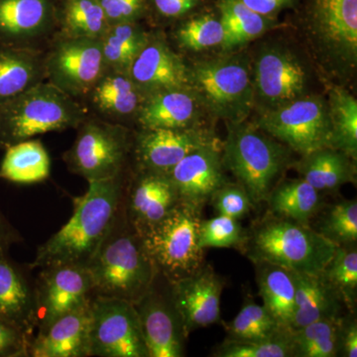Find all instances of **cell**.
Listing matches in <instances>:
<instances>
[{"instance_id":"cb8c5ba5","label":"cell","mask_w":357,"mask_h":357,"mask_svg":"<svg viewBox=\"0 0 357 357\" xmlns=\"http://www.w3.org/2000/svg\"><path fill=\"white\" fill-rule=\"evenodd\" d=\"M194 96L183 89L153 93L140 110L139 121L145 129L187 128L196 116Z\"/></svg>"},{"instance_id":"484cf974","label":"cell","mask_w":357,"mask_h":357,"mask_svg":"<svg viewBox=\"0 0 357 357\" xmlns=\"http://www.w3.org/2000/svg\"><path fill=\"white\" fill-rule=\"evenodd\" d=\"M351 157L328 147L305 155L298 169L303 178L319 192L340 188L356 180V168Z\"/></svg>"},{"instance_id":"4fadbf2b","label":"cell","mask_w":357,"mask_h":357,"mask_svg":"<svg viewBox=\"0 0 357 357\" xmlns=\"http://www.w3.org/2000/svg\"><path fill=\"white\" fill-rule=\"evenodd\" d=\"M105 65L100 39L70 37L57 45L47 70L52 84L68 95L76 96L93 89Z\"/></svg>"},{"instance_id":"f546056e","label":"cell","mask_w":357,"mask_h":357,"mask_svg":"<svg viewBox=\"0 0 357 357\" xmlns=\"http://www.w3.org/2000/svg\"><path fill=\"white\" fill-rule=\"evenodd\" d=\"M267 199L275 215L304 225L321 206L319 192L304 178L281 185Z\"/></svg>"},{"instance_id":"7402d4cb","label":"cell","mask_w":357,"mask_h":357,"mask_svg":"<svg viewBox=\"0 0 357 357\" xmlns=\"http://www.w3.org/2000/svg\"><path fill=\"white\" fill-rule=\"evenodd\" d=\"M295 279V311L291 331L326 318L340 317L342 296L321 274L293 273Z\"/></svg>"},{"instance_id":"ee69618b","label":"cell","mask_w":357,"mask_h":357,"mask_svg":"<svg viewBox=\"0 0 357 357\" xmlns=\"http://www.w3.org/2000/svg\"><path fill=\"white\" fill-rule=\"evenodd\" d=\"M31 340L24 331L0 318V357L30 356Z\"/></svg>"},{"instance_id":"7bdbcfd3","label":"cell","mask_w":357,"mask_h":357,"mask_svg":"<svg viewBox=\"0 0 357 357\" xmlns=\"http://www.w3.org/2000/svg\"><path fill=\"white\" fill-rule=\"evenodd\" d=\"M211 202L218 215L241 220L250 211L252 202L241 185H225L211 196Z\"/></svg>"},{"instance_id":"e0dca14e","label":"cell","mask_w":357,"mask_h":357,"mask_svg":"<svg viewBox=\"0 0 357 357\" xmlns=\"http://www.w3.org/2000/svg\"><path fill=\"white\" fill-rule=\"evenodd\" d=\"M134 306L149 357L184 356L185 335L172 301L169 304L152 287Z\"/></svg>"},{"instance_id":"7dc6e473","label":"cell","mask_w":357,"mask_h":357,"mask_svg":"<svg viewBox=\"0 0 357 357\" xmlns=\"http://www.w3.org/2000/svg\"><path fill=\"white\" fill-rule=\"evenodd\" d=\"M293 1L294 0H241L251 10L266 17L278 13L284 7L290 6Z\"/></svg>"},{"instance_id":"681fc988","label":"cell","mask_w":357,"mask_h":357,"mask_svg":"<svg viewBox=\"0 0 357 357\" xmlns=\"http://www.w3.org/2000/svg\"><path fill=\"white\" fill-rule=\"evenodd\" d=\"M20 239L18 232L7 222L3 213L0 211V245L8 249L11 244L17 243Z\"/></svg>"},{"instance_id":"60d3db41","label":"cell","mask_w":357,"mask_h":357,"mask_svg":"<svg viewBox=\"0 0 357 357\" xmlns=\"http://www.w3.org/2000/svg\"><path fill=\"white\" fill-rule=\"evenodd\" d=\"M178 39L185 48L192 51L204 50L222 45L225 30L220 18L218 20L213 15H202L187 21L178 29Z\"/></svg>"},{"instance_id":"603a6c76","label":"cell","mask_w":357,"mask_h":357,"mask_svg":"<svg viewBox=\"0 0 357 357\" xmlns=\"http://www.w3.org/2000/svg\"><path fill=\"white\" fill-rule=\"evenodd\" d=\"M0 245V318L17 326L30 337L36 328L34 291L6 256Z\"/></svg>"},{"instance_id":"7a4b0ae2","label":"cell","mask_w":357,"mask_h":357,"mask_svg":"<svg viewBox=\"0 0 357 357\" xmlns=\"http://www.w3.org/2000/svg\"><path fill=\"white\" fill-rule=\"evenodd\" d=\"M95 295L135 304L153 287L158 270L126 213L123 202L109 234L88 266Z\"/></svg>"},{"instance_id":"e575fe53","label":"cell","mask_w":357,"mask_h":357,"mask_svg":"<svg viewBox=\"0 0 357 357\" xmlns=\"http://www.w3.org/2000/svg\"><path fill=\"white\" fill-rule=\"evenodd\" d=\"M93 100L103 112L124 116L133 114L141 102L140 89L123 74L100 77L93 86Z\"/></svg>"},{"instance_id":"1f68e13d","label":"cell","mask_w":357,"mask_h":357,"mask_svg":"<svg viewBox=\"0 0 357 357\" xmlns=\"http://www.w3.org/2000/svg\"><path fill=\"white\" fill-rule=\"evenodd\" d=\"M47 0H0V35L7 38L29 36L48 20Z\"/></svg>"},{"instance_id":"f1b7e54d","label":"cell","mask_w":357,"mask_h":357,"mask_svg":"<svg viewBox=\"0 0 357 357\" xmlns=\"http://www.w3.org/2000/svg\"><path fill=\"white\" fill-rule=\"evenodd\" d=\"M344 319L340 317L319 319L291 331L294 356L335 357L340 352Z\"/></svg>"},{"instance_id":"52a82bcc","label":"cell","mask_w":357,"mask_h":357,"mask_svg":"<svg viewBox=\"0 0 357 357\" xmlns=\"http://www.w3.org/2000/svg\"><path fill=\"white\" fill-rule=\"evenodd\" d=\"M188 84L211 112L231 121L243 119L255 100L253 83L243 59L199 62L189 70Z\"/></svg>"},{"instance_id":"6da1fadb","label":"cell","mask_w":357,"mask_h":357,"mask_svg":"<svg viewBox=\"0 0 357 357\" xmlns=\"http://www.w3.org/2000/svg\"><path fill=\"white\" fill-rule=\"evenodd\" d=\"M123 202L121 176L89 182L84 196L75 199L72 217L39 246L31 268L69 263L88 266L115 222Z\"/></svg>"},{"instance_id":"b9f144b4","label":"cell","mask_w":357,"mask_h":357,"mask_svg":"<svg viewBox=\"0 0 357 357\" xmlns=\"http://www.w3.org/2000/svg\"><path fill=\"white\" fill-rule=\"evenodd\" d=\"M199 243L203 249L237 248L245 243V237L238 220L218 215L211 220H202Z\"/></svg>"},{"instance_id":"ac0fdd59","label":"cell","mask_w":357,"mask_h":357,"mask_svg":"<svg viewBox=\"0 0 357 357\" xmlns=\"http://www.w3.org/2000/svg\"><path fill=\"white\" fill-rule=\"evenodd\" d=\"M180 201L202 206L223 185L222 161L213 145L195 150L167 174Z\"/></svg>"},{"instance_id":"44dd1931","label":"cell","mask_w":357,"mask_h":357,"mask_svg":"<svg viewBox=\"0 0 357 357\" xmlns=\"http://www.w3.org/2000/svg\"><path fill=\"white\" fill-rule=\"evenodd\" d=\"M178 201L175 187L167 175L147 172L136 181L128 201H123L126 203L124 213L139 232L165 217Z\"/></svg>"},{"instance_id":"4316f807","label":"cell","mask_w":357,"mask_h":357,"mask_svg":"<svg viewBox=\"0 0 357 357\" xmlns=\"http://www.w3.org/2000/svg\"><path fill=\"white\" fill-rule=\"evenodd\" d=\"M51 160L41 141L28 139L6 148L0 178L16 184H34L50 176Z\"/></svg>"},{"instance_id":"4dcf8cb0","label":"cell","mask_w":357,"mask_h":357,"mask_svg":"<svg viewBox=\"0 0 357 357\" xmlns=\"http://www.w3.org/2000/svg\"><path fill=\"white\" fill-rule=\"evenodd\" d=\"M218 8L225 30V48H232L257 38L271 26L269 18L251 10L241 0H220Z\"/></svg>"},{"instance_id":"8992f818","label":"cell","mask_w":357,"mask_h":357,"mask_svg":"<svg viewBox=\"0 0 357 357\" xmlns=\"http://www.w3.org/2000/svg\"><path fill=\"white\" fill-rule=\"evenodd\" d=\"M287 161V149L261 131L238 122L229 126L222 163L236 176L252 204L266 201Z\"/></svg>"},{"instance_id":"74e56055","label":"cell","mask_w":357,"mask_h":357,"mask_svg":"<svg viewBox=\"0 0 357 357\" xmlns=\"http://www.w3.org/2000/svg\"><path fill=\"white\" fill-rule=\"evenodd\" d=\"M321 275L340 293L344 302L349 307H354L357 290L356 249L338 245Z\"/></svg>"},{"instance_id":"f6af8a7d","label":"cell","mask_w":357,"mask_h":357,"mask_svg":"<svg viewBox=\"0 0 357 357\" xmlns=\"http://www.w3.org/2000/svg\"><path fill=\"white\" fill-rule=\"evenodd\" d=\"M109 25L131 22L140 13L143 0H98Z\"/></svg>"},{"instance_id":"ffe728a7","label":"cell","mask_w":357,"mask_h":357,"mask_svg":"<svg viewBox=\"0 0 357 357\" xmlns=\"http://www.w3.org/2000/svg\"><path fill=\"white\" fill-rule=\"evenodd\" d=\"M130 79L140 91L152 93L184 89L189 83V70L184 63L162 42L145 45L129 67Z\"/></svg>"},{"instance_id":"277c9868","label":"cell","mask_w":357,"mask_h":357,"mask_svg":"<svg viewBox=\"0 0 357 357\" xmlns=\"http://www.w3.org/2000/svg\"><path fill=\"white\" fill-rule=\"evenodd\" d=\"M201 206L178 201L162 220L138 232L158 273L169 282L191 276L203 267Z\"/></svg>"},{"instance_id":"7c38bea8","label":"cell","mask_w":357,"mask_h":357,"mask_svg":"<svg viewBox=\"0 0 357 357\" xmlns=\"http://www.w3.org/2000/svg\"><path fill=\"white\" fill-rule=\"evenodd\" d=\"M93 288V277L84 265L60 263L42 268L34 290L37 331L89 302Z\"/></svg>"},{"instance_id":"2e32d148","label":"cell","mask_w":357,"mask_h":357,"mask_svg":"<svg viewBox=\"0 0 357 357\" xmlns=\"http://www.w3.org/2000/svg\"><path fill=\"white\" fill-rule=\"evenodd\" d=\"M91 300L37 331L30 345V356H91Z\"/></svg>"},{"instance_id":"5bb4252c","label":"cell","mask_w":357,"mask_h":357,"mask_svg":"<svg viewBox=\"0 0 357 357\" xmlns=\"http://www.w3.org/2000/svg\"><path fill=\"white\" fill-rule=\"evenodd\" d=\"M171 301L185 337L192 331L220 321V299L225 281L211 266L170 282Z\"/></svg>"},{"instance_id":"d590c367","label":"cell","mask_w":357,"mask_h":357,"mask_svg":"<svg viewBox=\"0 0 357 357\" xmlns=\"http://www.w3.org/2000/svg\"><path fill=\"white\" fill-rule=\"evenodd\" d=\"M227 340L257 342L277 337L289 330L282 328L263 305L249 302L227 325Z\"/></svg>"},{"instance_id":"d6986e66","label":"cell","mask_w":357,"mask_h":357,"mask_svg":"<svg viewBox=\"0 0 357 357\" xmlns=\"http://www.w3.org/2000/svg\"><path fill=\"white\" fill-rule=\"evenodd\" d=\"M210 144L191 129H146L138 139L137 156L147 172L167 175L187 155Z\"/></svg>"},{"instance_id":"ba28073f","label":"cell","mask_w":357,"mask_h":357,"mask_svg":"<svg viewBox=\"0 0 357 357\" xmlns=\"http://www.w3.org/2000/svg\"><path fill=\"white\" fill-rule=\"evenodd\" d=\"M307 31L326 63L342 73L357 62V0H304Z\"/></svg>"},{"instance_id":"ab89813d","label":"cell","mask_w":357,"mask_h":357,"mask_svg":"<svg viewBox=\"0 0 357 357\" xmlns=\"http://www.w3.org/2000/svg\"><path fill=\"white\" fill-rule=\"evenodd\" d=\"M319 234L337 245H351L357 241V204L344 201L335 204L326 213Z\"/></svg>"},{"instance_id":"9a60e30c","label":"cell","mask_w":357,"mask_h":357,"mask_svg":"<svg viewBox=\"0 0 357 357\" xmlns=\"http://www.w3.org/2000/svg\"><path fill=\"white\" fill-rule=\"evenodd\" d=\"M307 84L306 68L291 52L273 47L258 56L253 83L255 98L258 96L266 109L302 98Z\"/></svg>"},{"instance_id":"836d02e7","label":"cell","mask_w":357,"mask_h":357,"mask_svg":"<svg viewBox=\"0 0 357 357\" xmlns=\"http://www.w3.org/2000/svg\"><path fill=\"white\" fill-rule=\"evenodd\" d=\"M100 41L105 64L117 70H128L148 43L146 35L132 22L109 25Z\"/></svg>"},{"instance_id":"d6a6232c","label":"cell","mask_w":357,"mask_h":357,"mask_svg":"<svg viewBox=\"0 0 357 357\" xmlns=\"http://www.w3.org/2000/svg\"><path fill=\"white\" fill-rule=\"evenodd\" d=\"M333 128V147L356 158L357 102L349 91L335 88L331 91L328 105Z\"/></svg>"},{"instance_id":"30bf717a","label":"cell","mask_w":357,"mask_h":357,"mask_svg":"<svg viewBox=\"0 0 357 357\" xmlns=\"http://www.w3.org/2000/svg\"><path fill=\"white\" fill-rule=\"evenodd\" d=\"M91 307V356L149 357L132 303L95 295Z\"/></svg>"},{"instance_id":"8fae6325","label":"cell","mask_w":357,"mask_h":357,"mask_svg":"<svg viewBox=\"0 0 357 357\" xmlns=\"http://www.w3.org/2000/svg\"><path fill=\"white\" fill-rule=\"evenodd\" d=\"M128 149V138L123 129L89 122L77 134L66 160L70 170L88 182L107 180L121 176Z\"/></svg>"},{"instance_id":"c3c4849f","label":"cell","mask_w":357,"mask_h":357,"mask_svg":"<svg viewBox=\"0 0 357 357\" xmlns=\"http://www.w3.org/2000/svg\"><path fill=\"white\" fill-rule=\"evenodd\" d=\"M347 357L357 356V325L356 319H352L349 325L342 328V338H340V352Z\"/></svg>"},{"instance_id":"83f0119b","label":"cell","mask_w":357,"mask_h":357,"mask_svg":"<svg viewBox=\"0 0 357 357\" xmlns=\"http://www.w3.org/2000/svg\"><path fill=\"white\" fill-rule=\"evenodd\" d=\"M38 58L25 49L0 48V107L38 83Z\"/></svg>"},{"instance_id":"5b68a950","label":"cell","mask_w":357,"mask_h":357,"mask_svg":"<svg viewBox=\"0 0 357 357\" xmlns=\"http://www.w3.org/2000/svg\"><path fill=\"white\" fill-rule=\"evenodd\" d=\"M337 246L304 223L287 218L262 223L250 241L251 258L256 262L300 274L323 273Z\"/></svg>"},{"instance_id":"bcb514c9","label":"cell","mask_w":357,"mask_h":357,"mask_svg":"<svg viewBox=\"0 0 357 357\" xmlns=\"http://www.w3.org/2000/svg\"><path fill=\"white\" fill-rule=\"evenodd\" d=\"M199 0H153L154 6L166 17H178L191 11Z\"/></svg>"},{"instance_id":"f35d334b","label":"cell","mask_w":357,"mask_h":357,"mask_svg":"<svg viewBox=\"0 0 357 357\" xmlns=\"http://www.w3.org/2000/svg\"><path fill=\"white\" fill-rule=\"evenodd\" d=\"M215 356L220 357H289L294 356L291 331L277 337L257 342L227 340Z\"/></svg>"},{"instance_id":"3957f363","label":"cell","mask_w":357,"mask_h":357,"mask_svg":"<svg viewBox=\"0 0 357 357\" xmlns=\"http://www.w3.org/2000/svg\"><path fill=\"white\" fill-rule=\"evenodd\" d=\"M84 112L54 84L37 83L0 107V146L77 128Z\"/></svg>"},{"instance_id":"8d00e7d4","label":"cell","mask_w":357,"mask_h":357,"mask_svg":"<svg viewBox=\"0 0 357 357\" xmlns=\"http://www.w3.org/2000/svg\"><path fill=\"white\" fill-rule=\"evenodd\" d=\"M65 20L72 37L100 39L109 26L98 0H68Z\"/></svg>"},{"instance_id":"9c48e42d","label":"cell","mask_w":357,"mask_h":357,"mask_svg":"<svg viewBox=\"0 0 357 357\" xmlns=\"http://www.w3.org/2000/svg\"><path fill=\"white\" fill-rule=\"evenodd\" d=\"M258 126L303 156L333 147L328 107L319 98H300L266 109Z\"/></svg>"},{"instance_id":"d4e9b609","label":"cell","mask_w":357,"mask_h":357,"mask_svg":"<svg viewBox=\"0 0 357 357\" xmlns=\"http://www.w3.org/2000/svg\"><path fill=\"white\" fill-rule=\"evenodd\" d=\"M257 263L261 266L257 283L263 306L282 328L291 331L296 296L293 272L270 263Z\"/></svg>"}]
</instances>
